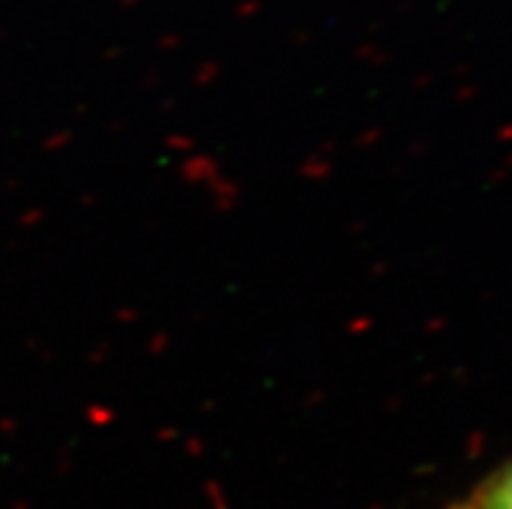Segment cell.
Segmentation results:
<instances>
[{
    "instance_id": "6da1fadb",
    "label": "cell",
    "mask_w": 512,
    "mask_h": 509,
    "mask_svg": "<svg viewBox=\"0 0 512 509\" xmlns=\"http://www.w3.org/2000/svg\"><path fill=\"white\" fill-rule=\"evenodd\" d=\"M450 509H512V460L497 465Z\"/></svg>"
}]
</instances>
